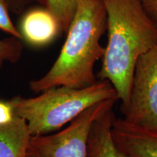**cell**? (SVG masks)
Returning <instances> with one entry per match:
<instances>
[{"instance_id":"obj_2","label":"cell","mask_w":157,"mask_h":157,"mask_svg":"<svg viewBox=\"0 0 157 157\" xmlns=\"http://www.w3.org/2000/svg\"><path fill=\"white\" fill-rule=\"evenodd\" d=\"M107 29L103 0H79L60 54L48 73L29 82L31 91L51 87L83 88L97 81L94 68L103 58L101 39Z\"/></svg>"},{"instance_id":"obj_13","label":"cell","mask_w":157,"mask_h":157,"mask_svg":"<svg viewBox=\"0 0 157 157\" xmlns=\"http://www.w3.org/2000/svg\"><path fill=\"white\" fill-rule=\"evenodd\" d=\"M7 4L10 11L15 14H19L34 2H38L44 7V0H4Z\"/></svg>"},{"instance_id":"obj_15","label":"cell","mask_w":157,"mask_h":157,"mask_svg":"<svg viewBox=\"0 0 157 157\" xmlns=\"http://www.w3.org/2000/svg\"><path fill=\"white\" fill-rule=\"evenodd\" d=\"M143 10L157 27V0H140Z\"/></svg>"},{"instance_id":"obj_8","label":"cell","mask_w":157,"mask_h":157,"mask_svg":"<svg viewBox=\"0 0 157 157\" xmlns=\"http://www.w3.org/2000/svg\"><path fill=\"white\" fill-rule=\"evenodd\" d=\"M113 106L105 109L93 121L88 136L87 157H129L118 148L112 137Z\"/></svg>"},{"instance_id":"obj_10","label":"cell","mask_w":157,"mask_h":157,"mask_svg":"<svg viewBox=\"0 0 157 157\" xmlns=\"http://www.w3.org/2000/svg\"><path fill=\"white\" fill-rule=\"evenodd\" d=\"M78 1L79 0H44V7L56 15L63 32H67Z\"/></svg>"},{"instance_id":"obj_16","label":"cell","mask_w":157,"mask_h":157,"mask_svg":"<svg viewBox=\"0 0 157 157\" xmlns=\"http://www.w3.org/2000/svg\"><path fill=\"white\" fill-rule=\"evenodd\" d=\"M27 157H35V156H32V155L28 154V156H27Z\"/></svg>"},{"instance_id":"obj_14","label":"cell","mask_w":157,"mask_h":157,"mask_svg":"<svg viewBox=\"0 0 157 157\" xmlns=\"http://www.w3.org/2000/svg\"><path fill=\"white\" fill-rule=\"evenodd\" d=\"M14 117L13 107L10 102L0 100V125L10 123Z\"/></svg>"},{"instance_id":"obj_1","label":"cell","mask_w":157,"mask_h":157,"mask_svg":"<svg viewBox=\"0 0 157 157\" xmlns=\"http://www.w3.org/2000/svg\"><path fill=\"white\" fill-rule=\"evenodd\" d=\"M103 2L107 17L108 44L97 76L112 84L121 102V110L129 103L137 59L157 45V27L140 0Z\"/></svg>"},{"instance_id":"obj_5","label":"cell","mask_w":157,"mask_h":157,"mask_svg":"<svg viewBox=\"0 0 157 157\" xmlns=\"http://www.w3.org/2000/svg\"><path fill=\"white\" fill-rule=\"evenodd\" d=\"M121 111L127 122L157 130V45L137 59L129 103Z\"/></svg>"},{"instance_id":"obj_6","label":"cell","mask_w":157,"mask_h":157,"mask_svg":"<svg viewBox=\"0 0 157 157\" xmlns=\"http://www.w3.org/2000/svg\"><path fill=\"white\" fill-rule=\"evenodd\" d=\"M21 41L34 48H43L53 42L63 32L53 13L46 7L29 10L19 23Z\"/></svg>"},{"instance_id":"obj_3","label":"cell","mask_w":157,"mask_h":157,"mask_svg":"<svg viewBox=\"0 0 157 157\" xmlns=\"http://www.w3.org/2000/svg\"><path fill=\"white\" fill-rule=\"evenodd\" d=\"M42 93L35 98L16 96L8 101L14 114L25 121L31 136L59 130L100 102L119 101L115 89L107 80L97 79L83 88L51 87Z\"/></svg>"},{"instance_id":"obj_7","label":"cell","mask_w":157,"mask_h":157,"mask_svg":"<svg viewBox=\"0 0 157 157\" xmlns=\"http://www.w3.org/2000/svg\"><path fill=\"white\" fill-rule=\"evenodd\" d=\"M111 133L118 148L129 157H157V130L142 128L115 117Z\"/></svg>"},{"instance_id":"obj_11","label":"cell","mask_w":157,"mask_h":157,"mask_svg":"<svg viewBox=\"0 0 157 157\" xmlns=\"http://www.w3.org/2000/svg\"><path fill=\"white\" fill-rule=\"evenodd\" d=\"M22 52L23 44L21 39L14 36L0 39V68L6 62L16 63Z\"/></svg>"},{"instance_id":"obj_4","label":"cell","mask_w":157,"mask_h":157,"mask_svg":"<svg viewBox=\"0 0 157 157\" xmlns=\"http://www.w3.org/2000/svg\"><path fill=\"white\" fill-rule=\"evenodd\" d=\"M117 101L107 100L92 105L55 134L31 136L28 154L35 157H87L88 136L93 121Z\"/></svg>"},{"instance_id":"obj_12","label":"cell","mask_w":157,"mask_h":157,"mask_svg":"<svg viewBox=\"0 0 157 157\" xmlns=\"http://www.w3.org/2000/svg\"><path fill=\"white\" fill-rule=\"evenodd\" d=\"M9 12L10 10L5 2L4 0H0V30L21 40V36L18 29L12 22Z\"/></svg>"},{"instance_id":"obj_9","label":"cell","mask_w":157,"mask_h":157,"mask_svg":"<svg viewBox=\"0 0 157 157\" xmlns=\"http://www.w3.org/2000/svg\"><path fill=\"white\" fill-rule=\"evenodd\" d=\"M31 135L24 119L15 115L0 125V157H27Z\"/></svg>"}]
</instances>
